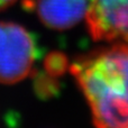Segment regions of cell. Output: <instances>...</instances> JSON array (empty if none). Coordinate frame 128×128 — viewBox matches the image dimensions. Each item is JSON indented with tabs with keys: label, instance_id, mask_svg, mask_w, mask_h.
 <instances>
[{
	"label": "cell",
	"instance_id": "52a82bcc",
	"mask_svg": "<svg viewBox=\"0 0 128 128\" xmlns=\"http://www.w3.org/2000/svg\"><path fill=\"white\" fill-rule=\"evenodd\" d=\"M15 1L16 0H0V11L10 7Z\"/></svg>",
	"mask_w": 128,
	"mask_h": 128
},
{
	"label": "cell",
	"instance_id": "3957f363",
	"mask_svg": "<svg viewBox=\"0 0 128 128\" xmlns=\"http://www.w3.org/2000/svg\"><path fill=\"white\" fill-rule=\"evenodd\" d=\"M86 18L94 40L128 43V0H91Z\"/></svg>",
	"mask_w": 128,
	"mask_h": 128
},
{
	"label": "cell",
	"instance_id": "277c9868",
	"mask_svg": "<svg viewBox=\"0 0 128 128\" xmlns=\"http://www.w3.org/2000/svg\"><path fill=\"white\" fill-rule=\"evenodd\" d=\"M36 11L40 22L52 29H68L86 15L88 0H36Z\"/></svg>",
	"mask_w": 128,
	"mask_h": 128
},
{
	"label": "cell",
	"instance_id": "8992f818",
	"mask_svg": "<svg viewBox=\"0 0 128 128\" xmlns=\"http://www.w3.org/2000/svg\"><path fill=\"white\" fill-rule=\"evenodd\" d=\"M35 90L42 98L51 97L52 94L58 92V83L52 80V76L50 74H40L35 79Z\"/></svg>",
	"mask_w": 128,
	"mask_h": 128
},
{
	"label": "cell",
	"instance_id": "6da1fadb",
	"mask_svg": "<svg viewBox=\"0 0 128 128\" xmlns=\"http://www.w3.org/2000/svg\"><path fill=\"white\" fill-rule=\"evenodd\" d=\"M98 127H128V45L117 44L71 65Z\"/></svg>",
	"mask_w": 128,
	"mask_h": 128
},
{
	"label": "cell",
	"instance_id": "7a4b0ae2",
	"mask_svg": "<svg viewBox=\"0 0 128 128\" xmlns=\"http://www.w3.org/2000/svg\"><path fill=\"white\" fill-rule=\"evenodd\" d=\"M37 55L33 34L15 22H0V83L14 84L27 78Z\"/></svg>",
	"mask_w": 128,
	"mask_h": 128
},
{
	"label": "cell",
	"instance_id": "5b68a950",
	"mask_svg": "<svg viewBox=\"0 0 128 128\" xmlns=\"http://www.w3.org/2000/svg\"><path fill=\"white\" fill-rule=\"evenodd\" d=\"M68 68V60L61 53H52L45 60V68L51 76L62 75Z\"/></svg>",
	"mask_w": 128,
	"mask_h": 128
}]
</instances>
